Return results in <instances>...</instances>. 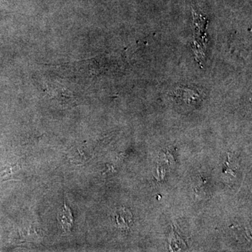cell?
Masks as SVG:
<instances>
[{
  "label": "cell",
  "instance_id": "2",
  "mask_svg": "<svg viewBox=\"0 0 252 252\" xmlns=\"http://www.w3.org/2000/svg\"><path fill=\"white\" fill-rule=\"evenodd\" d=\"M61 223L63 229L65 231L70 230L73 225V217L70 210L68 208L66 203H64V209L61 213Z\"/></svg>",
  "mask_w": 252,
  "mask_h": 252
},
{
  "label": "cell",
  "instance_id": "1",
  "mask_svg": "<svg viewBox=\"0 0 252 252\" xmlns=\"http://www.w3.org/2000/svg\"><path fill=\"white\" fill-rule=\"evenodd\" d=\"M49 88L46 90L51 96H54L56 99H59L60 102H64V103H70L74 101V96L72 93L67 89L60 84L59 82L56 84H51Z\"/></svg>",
  "mask_w": 252,
  "mask_h": 252
},
{
  "label": "cell",
  "instance_id": "4",
  "mask_svg": "<svg viewBox=\"0 0 252 252\" xmlns=\"http://www.w3.org/2000/svg\"><path fill=\"white\" fill-rule=\"evenodd\" d=\"M71 159H72L73 162H75V163H79V162H81L84 160V152H83L82 149L81 148H75L72 149L71 151Z\"/></svg>",
  "mask_w": 252,
  "mask_h": 252
},
{
  "label": "cell",
  "instance_id": "3",
  "mask_svg": "<svg viewBox=\"0 0 252 252\" xmlns=\"http://www.w3.org/2000/svg\"><path fill=\"white\" fill-rule=\"evenodd\" d=\"M20 169H21V166L18 163L5 167L4 170L2 171V174H1L3 181L13 180L15 175L19 171Z\"/></svg>",
  "mask_w": 252,
  "mask_h": 252
}]
</instances>
